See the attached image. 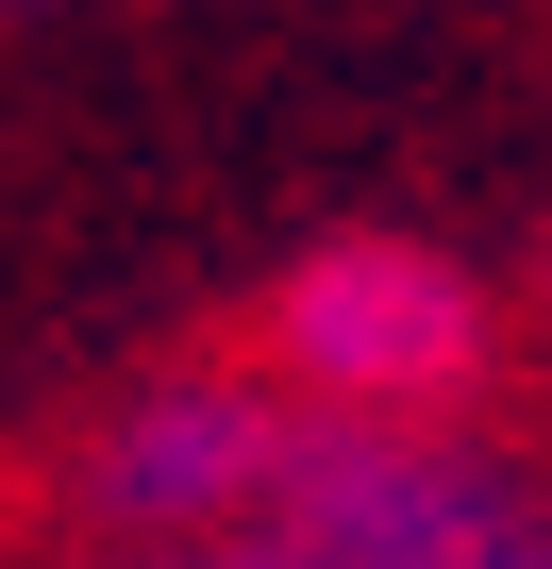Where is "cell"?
<instances>
[{"instance_id": "1", "label": "cell", "mask_w": 552, "mask_h": 569, "mask_svg": "<svg viewBox=\"0 0 552 569\" xmlns=\"http://www.w3.org/2000/svg\"><path fill=\"white\" fill-rule=\"evenodd\" d=\"M469 352H485V302L402 234H352L285 284V369L335 386V402H435Z\"/></svg>"}, {"instance_id": "2", "label": "cell", "mask_w": 552, "mask_h": 569, "mask_svg": "<svg viewBox=\"0 0 552 569\" xmlns=\"http://www.w3.org/2000/svg\"><path fill=\"white\" fill-rule=\"evenodd\" d=\"M268 536L251 552H335V569H452V552H502V486L435 469V452H285L251 502Z\"/></svg>"}, {"instance_id": "3", "label": "cell", "mask_w": 552, "mask_h": 569, "mask_svg": "<svg viewBox=\"0 0 552 569\" xmlns=\"http://www.w3.org/2000/svg\"><path fill=\"white\" fill-rule=\"evenodd\" d=\"M268 469H285V436H268L251 402H151L101 486H118V519H151V536H234V519L268 502Z\"/></svg>"}]
</instances>
